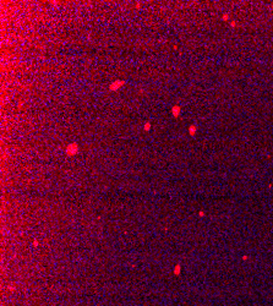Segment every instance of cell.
Returning <instances> with one entry per match:
<instances>
[{
	"mask_svg": "<svg viewBox=\"0 0 273 306\" xmlns=\"http://www.w3.org/2000/svg\"><path fill=\"white\" fill-rule=\"evenodd\" d=\"M149 128H151V124H149V122H147V124L145 125V130H146V131H148V130H149Z\"/></svg>",
	"mask_w": 273,
	"mask_h": 306,
	"instance_id": "obj_5",
	"label": "cell"
},
{
	"mask_svg": "<svg viewBox=\"0 0 273 306\" xmlns=\"http://www.w3.org/2000/svg\"><path fill=\"white\" fill-rule=\"evenodd\" d=\"M195 130H196L195 126H190V134H191V135H194V134H195Z\"/></svg>",
	"mask_w": 273,
	"mask_h": 306,
	"instance_id": "obj_4",
	"label": "cell"
},
{
	"mask_svg": "<svg viewBox=\"0 0 273 306\" xmlns=\"http://www.w3.org/2000/svg\"><path fill=\"white\" fill-rule=\"evenodd\" d=\"M179 110H180V108H179V107H174L172 111H173V114H174V115H178V114H179Z\"/></svg>",
	"mask_w": 273,
	"mask_h": 306,
	"instance_id": "obj_3",
	"label": "cell"
},
{
	"mask_svg": "<svg viewBox=\"0 0 273 306\" xmlns=\"http://www.w3.org/2000/svg\"><path fill=\"white\" fill-rule=\"evenodd\" d=\"M124 83H125L124 81H116V82H113V83L110 84V87H109V88H110V91H115V89H118L120 86H123Z\"/></svg>",
	"mask_w": 273,
	"mask_h": 306,
	"instance_id": "obj_2",
	"label": "cell"
},
{
	"mask_svg": "<svg viewBox=\"0 0 273 306\" xmlns=\"http://www.w3.org/2000/svg\"><path fill=\"white\" fill-rule=\"evenodd\" d=\"M77 149H78L77 143H70L68 147H66V153L70 154V156H72V154H76Z\"/></svg>",
	"mask_w": 273,
	"mask_h": 306,
	"instance_id": "obj_1",
	"label": "cell"
}]
</instances>
